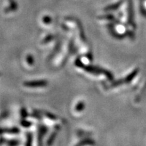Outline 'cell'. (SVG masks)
<instances>
[{"label":"cell","instance_id":"cell-1","mask_svg":"<svg viewBox=\"0 0 146 146\" xmlns=\"http://www.w3.org/2000/svg\"><path fill=\"white\" fill-rule=\"evenodd\" d=\"M47 85V82L45 80H41V81H34L25 82L24 85L28 87H45Z\"/></svg>","mask_w":146,"mask_h":146},{"label":"cell","instance_id":"cell-5","mask_svg":"<svg viewBox=\"0 0 146 146\" xmlns=\"http://www.w3.org/2000/svg\"><path fill=\"white\" fill-rule=\"evenodd\" d=\"M95 143L94 141H93V140H91V139H85L83 141V142H81V143H79L78 144V145H85V144H94Z\"/></svg>","mask_w":146,"mask_h":146},{"label":"cell","instance_id":"cell-7","mask_svg":"<svg viewBox=\"0 0 146 146\" xmlns=\"http://www.w3.org/2000/svg\"><path fill=\"white\" fill-rule=\"evenodd\" d=\"M27 62H28L29 64H33L34 63V58L32 56H31V55H29L27 57Z\"/></svg>","mask_w":146,"mask_h":146},{"label":"cell","instance_id":"cell-6","mask_svg":"<svg viewBox=\"0 0 146 146\" xmlns=\"http://www.w3.org/2000/svg\"><path fill=\"white\" fill-rule=\"evenodd\" d=\"M21 125H23L25 127H29L31 125V123L29 121H27L26 120H23L21 121Z\"/></svg>","mask_w":146,"mask_h":146},{"label":"cell","instance_id":"cell-2","mask_svg":"<svg viewBox=\"0 0 146 146\" xmlns=\"http://www.w3.org/2000/svg\"><path fill=\"white\" fill-rule=\"evenodd\" d=\"M85 70L87 71V72L94 73V74H100V73H102L104 70H102L99 68H96V67L93 66H83Z\"/></svg>","mask_w":146,"mask_h":146},{"label":"cell","instance_id":"cell-3","mask_svg":"<svg viewBox=\"0 0 146 146\" xmlns=\"http://www.w3.org/2000/svg\"><path fill=\"white\" fill-rule=\"evenodd\" d=\"M139 72V70L138 69H135V70H134L132 72H131V74H129V75H128L127 77L125 78V83H129V82H131L132 81V79L137 74V73Z\"/></svg>","mask_w":146,"mask_h":146},{"label":"cell","instance_id":"cell-4","mask_svg":"<svg viewBox=\"0 0 146 146\" xmlns=\"http://www.w3.org/2000/svg\"><path fill=\"white\" fill-rule=\"evenodd\" d=\"M84 108H85V104L83 102H80L79 103L76 105V110L78 112H81V111L83 110Z\"/></svg>","mask_w":146,"mask_h":146},{"label":"cell","instance_id":"cell-8","mask_svg":"<svg viewBox=\"0 0 146 146\" xmlns=\"http://www.w3.org/2000/svg\"><path fill=\"white\" fill-rule=\"evenodd\" d=\"M44 114L45 116H47V117L50 118L51 120H56L57 119V118H56V116H55V115L51 114V113H49V112H44Z\"/></svg>","mask_w":146,"mask_h":146},{"label":"cell","instance_id":"cell-12","mask_svg":"<svg viewBox=\"0 0 146 146\" xmlns=\"http://www.w3.org/2000/svg\"><path fill=\"white\" fill-rule=\"evenodd\" d=\"M43 21L45 24H50V23H51L52 19H51V18L49 17V16H45V17L43 18Z\"/></svg>","mask_w":146,"mask_h":146},{"label":"cell","instance_id":"cell-13","mask_svg":"<svg viewBox=\"0 0 146 146\" xmlns=\"http://www.w3.org/2000/svg\"><path fill=\"white\" fill-rule=\"evenodd\" d=\"M52 38H53V36H52V35L47 36V37H46V39H45L44 40V42H45V43H46V42H47L48 41H50V40L52 39Z\"/></svg>","mask_w":146,"mask_h":146},{"label":"cell","instance_id":"cell-9","mask_svg":"<svg viewBox=\"0 0 146 146\" xmlns=\"http://www.w3.org/2000/svg\"><path fill=\"white\" fill-rule=\"evenodd\" d=\"M28 135H27V137H28V139H27V142L26 143L27 145H31V141H32V135L31 133H29Z\"/></svg>","mask_w":146,"mask_h":146},{"label":"cell","instance_id":"cell-10","mask_svg":"<svg viewBox=\"0 0 146 146\" xmlns=\"http://www.w3.org/2000/svg\"><path fill=\"white\" fill-rule=\"evenodd\" d=\"M56 133H53V134L52 135V136H51L49 138L48 142H47V144H49V145H50V144H52V142L54 141V140L55 137H56Z\"/></svg>","mask_w":146,"mask_h":146},{"label":"cell","instance_id":"cell-11","mask_svg":"<svg viewBox=\"0 0 146 146\" xmlns=\"http://www.w3.org/2000/svg\"><path fill=\"white\" fill-rule=\"evenodd\" d=\"M21 116L23 118H25L27 116V112L26 110L24 108H23L21 110Z\"/></svg>","mask_w":146,"mask_h":146}]
</instances>
